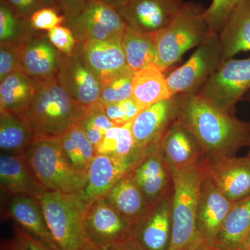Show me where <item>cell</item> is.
I'll return each mask as SVG.
<instances>
[{"instance_id": "50", "label": "cell", "mask_w": 250, "mask_h": 250, "mask_svg": "<svg viewBox=\"0 0 250 250\" xmlns=\"http://www.w3.org/2000/svg\"><path fill=\"white\" fill-rule=\"evenodd\" d=\"M246 96L247 100H248V101H249L250 103V90L249 92H248V93L246 94Z\"/></svg>"}, {"instance_id": "28", "label": "cell", "mask_w": 250, "mask_h": 250, "mask_svg": "<svg viewBox=\"0 0 250 250\" xmlns=\"http://www.w3.org/2000/svg\"><path fill=\"white\" fill-rule=\"evenodd\" d=\"M36 88V81L22 71L8 75L0 83V112L22 113L34 98Z\"/></svg>"}, {"instance_id": "9", "label": "cell", "mask_w": 250, "mask_h": 250, "mask_svg": "<svg viewBox=\"0 0 250 250\" xmlns=\"http://www.w3.org/2000/svg\"><path fill=\"white\" fill-rule=\"evenodd\" d=\"M78 43L106 41L123 35L126 23L118 10L102 0H94L77 14L66 18Z\"/></svg>"}, {"instance_id": "29", "label": "cell", "mask_w": 250, "mask_h": 250, "mask_svg": "<svg viewBox=\"0 0 250 250\" xmlns=\"http://www.w3.org/2000/svg\"><path fill=\"white\" fill-rule=\"evenodd\" d=\"M123 50L130 70L137 72L156 64V49L153 34L143 32L126 24L122 36Z\"/></svg>"}, {"instance_id": "3", "label": "cell", "mask_w": 250, "mask_h": 250, "mask_svg": "<svg viewBox=\"0 0 250 250\" xmlns=\"http://www.w3.org/2000/svg\"><path fill=\"white\" fill-rule=\"evenodd\" d=\"M172 227L167 250H201L207 246L197 227V207L205 172L198 165L170 170Z\"/></svg>"}, {"instance_id": "33", "label": "cell", "mask_w": 250, "mask_h": 250, "mask_svg": "<svg viewBox=\"0 0 250 250\" xmlns=\"http://www.w3.org/2000/svg\"><path fill=\"white\" fill-rule=\"evenodd\" d=\"M77 123L84 130L87 137L95 148L108 130L115 126L105 113L104 105L99 102L85 109Z\"/></svg>"}, {"instance_id": "38", "label": "cell", "mask_w": 250, "mask_h": 250, "mask_svg": "<svg viewBox=\"0 0 250 250\" xmlns=\"http://www.w3.org/2000/svg\"><path fill=\"white\" fill-rule=\"evenodd\" d=\"M73 143L74 147L87 167L96 155L95 148L85 134L84 130L78 123H75L65 131Z\"/></svg>"}, {"instance_id": "37", "label": "cell", "mask_w": 250, "mask_h": 250, "mask_svg": "<svg viewBox=\"0 0 250 250\" xmlns=\"http://www.w3.org/2000/svg\"><path fill=\"white\" fill-rule=\"evenodd\" d=\"M104 111L114 126H123L134 121L140 113L132 98L111 104L104 105Z\"/></svg>"}, {"instance_id": "41", "label": "cell", "mask_w": 250, "mask_h": 250, "mask_svg": "<svg viewBox=\"0 0 250 250\" xmlns=\"http://www.w3.org/2000/svg\"><path fill=\"white\" fill-rule=\"evenodd\" d=\"M14 230V236L17 238L22 250H58L28 233L16 223Z\"/></svg>"}, {"instance_id": "25", "label": "cell", "mask_w": 250, "mask_h": 250, "mask_svg": "<svg viewBox=\"0 0 250 250\" xmlns=\"http://www.w3.org/2000/svg\"><path fill=\"white\" fill-rule=\"evenodd\" d=\"M218 37L224 60L250 51V0H243L233 10Z\"/></svg>"}, {"instance_id": "43", "label": "cell", "mask_w": 250, "mask_h": 250, "mask_svg": "<svg viewBox=\"0 0 250 250\" xmlns=\"http://www.w3.org/2000/svg\"><path fill=\"white\" fill-rule=\"evenodd\" d=\"M94 0H62L64 15L67 17L77 14Z\"/></svg>"}, {"instance_id": "26", "label": "cell", "mask_w": 250, "mask_h": 250, "mask_svg": "<svg viewBox=\"0 0 250 250\" xmlns=\"http://www.w3.org/2000/svg\"><path fill=\"white\" fill-rule=\"evenodd\" d=\"M164 72L156 64L135 72L132 78V98L140 111L172 98Z\"/></svg>"}, {"instance_id": "22", "label": "cell", "mask_w": 250, "mask_h": 250, "mask_svg": "<svg viewBox=\"0 0 250 250\" xmlns=\"http://www.w3.org/2000/svg\"><path fill=\"white\" fill-rule=\"evenodd\" d=\"M4 200V217L12 218L28 233L59 250L46 223L40 203L35 197L18 195L6 197Z\"/></svg>"}, {"instance_id": "4", "label": "cell", "mask_w": 250, "mask_h": 250, "mask_svg": "<svg viewBox=\"0 0 250 250\" xmlns=\"http://www.w3.org/2000/svg\"><path fill=\"white\" fill-rule=\"evenodd\" d=\"M59 250H83L87 244L84 223L89 203L81 192L42 190L35 197Z\"/></svg>"}, {"instance_id": "5", "label": "cell", "mask_w": 250, "mask_h": 250, "mask_svg": "<svg viewBox=\"0 0 250 250\" xmlns=\"http://www.w3.org/2000/svg\"><path fill=\"white\" fill-rule=\"evenodd\" d=\"M42 190L81 192L85 175L79 173L64 154L60 137L34 138L24 152Z\"/></svg>"}, {"instance_id": "10", "label": "cell", "mask_w": 250, "mask_h": 250, "mask_svg": "<svg viewBox=\"0 0 250 250\" xmlns=\"http://www.w3.org/2000/svg\"><path fill=\"white\" fill-rule=\"evenodd\" d=\"M134 226L104 199L95 200L88 206L84 229L87 241L104 250L131 241Z\"/></svg>"}, {"instance_id": "19", "label": "cell", "mask_w": 250, "mask_h": 250, "mask_svg": "<svg viewBox=\"0 0 250 250\" xmlns=\"http://www.w3.org/2000/svg\"><path fill=\"white\" fill-rule=\"evenodd\" d=\"M159 148L170 170L198 165L202 158L197 140L176 118L163 135Z\"/></svg>"}, {"instance_id": "30", "label": "cell", "mask_w": 250, "mask_h": 250, "mask_svg": "<svg viewBox=\"0 0 250 250\" xmlns=\"http://www.w3.org/2000/svg\"><path fill=\"white\" fill-rule=\"evenodd\" d=\"M34 139L30 128L19 116L0 112V148L5 154L24 153Z\"/></svg>"}, {"instance_id": "6", "label": "cell", "mask_w": 250, "mask_h": 250, "mask_svg": "<svg viewBox=\"0 0 250 250\" xmlns=\"http://www.w3.org/2000/svg\"><path fill=\"white\" fill-rule=\"evenodd\" d=\"M213 34H216L210 30L205 10L194 3H185L172 22L153 34L156 65L165 72L178 62L186 52L199 47Z\"/></svg>"}, {"instance_id": "49", "label": "cell", "mask_w": 250, "mask_h": 250, "mask_svg": "<svg viewBox=\"0 0 250 250\" xmlns=\"http://www.w3.org/2000/svg\"><path fill=\"white\" fill-rule=\"evenodd\" d=\"M83 250H106L102 249V248H98V247H95L93 246V245L90 244V243H87V244L85 245L84 248H83Z\"/></svg>"}, {"instance_id": "20", "label": "cell", "mask_w": 250, "mask_h": 250, "mask_svg": "<svg viewBox=\"0 0 250 250\" xmlns=\"http://www.w3.org/2000/svg\"><path fill=\"white\" fill-rule=\"evenodd\" d=\"M132 162L116 156L96 154L85 174V186L81 195L89 204L103 199L127 173Z\"/></svg>"}, {"instance_id": "13", "label": "cell", "mask_w": 250, "mask_h": 250, "mask_svg": "<svg viewBox=\"0 0 250 250\" xmlns=\"http://www.w3.org/2000/svg\"><path fill=\"white\" fill-rule=\"evenodd\" d=\"M56 79L64 90L85 110L98 103L101 83L77 48L70 56L61 53Z\"/></svg>"}, {"instance_id": "17", "label": "cell", "mask_w": 250, "mask_h": 250, "mask_svg": "<svg viewBox=\"0 0 250 250\" xmlns=\"http://www.w3.org/2000/svg\"><path fill=\"white\" fill-rule=\"evenodd\" d=\"M236 202L225 196L205 175L197 207V227L207 246H213L225 218Z\"/></svg>"}, {"instance_id": "45", "label": "cell", "mask_w": 250, "mask_h": 250, "mask_svg": "<svg viewBox=\"0 0 250 250\" xmlns=\"http://www.w3.org/2000/svg\"><path fill=\"white\" fill-rule=\"evenodd\" d=\"M1 250H22L17 238L14 236L9 240L1 241Z\"/></svg>"}, {"instance_id": "27", "label": "cell", "mask_w": 250, "mask_h": 250, "mask_svg": "<svg viewBox=\"0 0 250 250\" xmlns=\"http://www.w3.org/2000/svg\"><path fill=\"white\" fill-rule=\"evenodd\" d=\"M250 233V195L235 203L215 238L213 250H236Z\"/></svg>"}, {"instance_id": "52", "label": "cell", "mask_w": 250, "mask_h": 250, "mask_svg": "<svg viewBox=\"0 0 250 250\" xmlns=\"http://www.w3.org/2000/svg\"><path fill=\"white\" fill-rule=\"evenodd\" d=\"M248 147H249V152H248V156H249L250 159V138L249 143H248Z\"/></svg>"}, {"instance_id": "32", "label": "cell", "mask_w": 250, "mask_h": 250, "mask_svg": "<svg viewBox=\"0 0 250 250\" xmlns=\"http://www.w3.org/2000/svg\"><path fill=\"white\" fill-rule=\"evenodd\" d=\"M36 31L29 21L18 16L4 1H0V42H24Z\"/></svg>"}, {"instance_id": "8", "label": "cell", "mask_w": 250, "mask_h": 250, "mask_svg": "<svg viewBox=\"0 0 250 250\" xmlns=\"http://www.w3.org/2000/svg\"><path fill=\"white\" fill-rule=\"evenodd\" d=\"M250 90V57L225 59L197 95L231 111Z\"/></svg>"}, {"instance_id": "12", "label": "cell", "mask_w": 250, "mask_h": 250, "mask_svg": "<svg viewBox=\"0 0 250 250\" xmlns=\"http://www.w3.org/2000/svg\"><path fill=\"white\" fill-rule=\"evenodd\" d=\"M200 165L205 175L230 200L238 202L250 196L249 156H202Z\"/></svg>"}, {"instance_id": "36", "label": "cell", "mask_w": 250, "mask_h": 250, "mask_svg": "<svg viewBox=\"0 0 250 250\" xmlns=\"http://www.w3.org/2000/svg\"><path fill=\"white\" fill-rule=\"evenodd\" d=\"M24 42H6L0 45V81L15 72L21 71Z\"/></svg>"}, {"instance_id": "46", "label": "cell", "mask_w": 250, "mask_h": 250, "mask_svg": "<svg viewBox=\"0 0 250 250\" xmlns=\"http://www.w3.org/2000/svg\"><path fill=\"white\" fill-rule=\"evenodd\" d=\"M106 250H140L136 247H135L132 243H125V244L120 245V246L113 247L110 249Z\"/></svg>"}, {"instance_id": "51", "label": "cell", "mask_w": 250, "mask_h": 250, "mask_svg": "<svg viewBox=\"0 0 250 250\" xmlns=\"http://www.w3.org/2000/svg\"><path fill=\"white\" fill-rule=\"evenodd\" d=\"M201 250H212L211 248H209V247L206 246L204 247V248H202V249Z\"/></svg>"}, {"instance_id": "16", "label": "cell", "mask_w": 250, "mask_h": 250, "mask_svg": "<svg viewBox=\"0 0 250 250\" xmlns=\"http://www.w3.org/2000/svg\"><path fill=\"white\" fill-rule=\"evenodd\" d=\"M184 4L182 0H126L117 10L128 25L154 34L172 22Z\"/></svg>"}, {"instance_id": "24", "label": "cell", "mask_w": 250, "mask_h": 250, "mask_svg": "<svg viewBox=\"0 0 250 250\" xmlns=\"http://www.w3.org/2000/svg\"><path fill=\"white\" fill-rule=\"evenodd\" d=\"M104 199L132 226L147 214L152 206L148 203L128 172L112 187Z\"/></svg>"}, {"instance_id": "15", "label": "cell", "mask_w": 250, "mask_h": 250, "mask_svg": "<svg viewBox=\"0 0 250 250\" xmlns=\"http://www.w3.org/2000/svg\"><path fill=\"white\" fill-rule=\"evenodd\" d=\"M172 188L135 225L130 243L140 250H167L172 227Z\"/></svg>"}, {"instance_id": "7", "label": "cell", "mask_w": 250, "mask_h": 250, "mask_svg": "<svg viewBox=\"0 0 250 250\" xmlns=\"http://www.w3.org/2000/svg\"><path fill=\"white\" fill-rule=\"evenodd\" d=\"M224 61L218 34H213L185 63L166 77L172 96L197 94Z\"/></svg>"}, {"instance_id": "35", "label": "cell", "mask_w": 250, "mask_h": 250, "mask_svg": "<svg viewBox=\"0 0 250 250\" xmlns=\"http://www.w3.org/2000/svg\"><path fill=\"white\" fill-rule=\"evenodd\" d=\"M243 0H213L208 9L205 10V16L210 30L218 34L223 29L233 10Z\"/></svg>"}, {"instance_id": "47", "label": "cell", "mask_w": 250, "mask_h": 250, "mask_svg": "<svg viewBox=\"0 0 250 250\" xmlns=\"http://www.w3.org/2000/svg\"><path fill=\"white\" fill-rule=\"evenodd\" d=\"M102 1L113 6L115 9H118L124 5L126 0H102Z\"/></svg>"}, {"instance_id": "31", "label": "cell", "mask_w": 250, "mask_h": 250, "mask_svg": "<svg viewBox=\"0 0 250 250\" xmlns=\"http://www.w3.org/2000/svg\"><path fill=\"white\" fill-rule=\"evenodd\" d=\"M131 123L123 126H115L108 130L95 147L96 154H106L134 161L138 152L135 147Z\"/></svg>"}, {"instance_id": "48", "label": "cell", "mask_w": 250, "mask_h": 250, "mask_svg": "<svg viewBox=\"0 0 250 250\" xmlns=\"http://www.w3.org/2000/svg\"><path fill=\"white\" fill-rule=\"evenodd\" d=\"M236 250H250V233Z\"/></svg>"}, {"instance_id": "40", "label": "cell", "mask_w": 250, "mask_h": 250, "mask_svg": "<svg viewBox=\"0 0 250 250\" xmlns=\"http://www.w3.org/2000/svg\"><path fill=\"white\" fill-rule=\"evenodd\" d=\"M47 38L59 52L66 56L71 55L78 45L71 29L66 26H58L47 31Z\"/></svg>"}, {"instance_id": "11", "label": "cell", "mask_w": 250, "mask_h": 250, "mask_svg": "<svg viewBox=\"0 0 250 250\" xmlns=\"http://www.w3.org/2000/svg\"><path fill=\"white\" fill-rule=\"evenodd\" d=\"M128 174L153 205L172 188V176L159 143L138 152Z\"/></svg>"}, {"instance_id": "21", "label": "cell", "mask_w": 250, "mask_h": 250, "mask_svg": "<svg viewBox=\"0 0 250 250\" xmlns=\"http://www.w3.org/2000/svg\"><path fill=\"white\" fill-rule=\"evenodd\" d=\"M60 57L47 36L36 31L22 44L21 71L36 81L56 78Z\"/></svg>"}, {"instance_id": "34", "label": "cell", "mask_w": 250, "mask_h": 250, "mask_svg": "<svg viewBox=\"0 0 250 250\" xmlns=\"http://www.w3.org/2000/svg\"><path fill=\"white\" fill-rule=\"evenodd\" d=\"M134 73L126 74L102 86L99 103L107 105L131 98Z\"/></svg>"}, {"instance_id": "42", "label": "cell", "mask_w": 250, "mask_h": 250, "mask_svg": "<svg viewBox=\"0 0 250 250\" xmlns=\"http://www.w3.org/2000/svg\"><path fill=\"white\" fill-rule=\"evenodd\" d=\"M19 17L29 21L31 15L41 9L39 0H2Z\"/></svg>"}, {"instance_id": "2", "label": "cell", "mask_w": 250, "mask_h": 250, "mask_svg": "<svg viewBox=\"0 0 250 250\" xmlns=\"http://www.w3.org/2000/svg\"><path fill=\"white\" fill-rule=\"evenodd\" d=\"M84 112L57 79L52 78L36 81L34 98L17 116L30 128L34 138L59 137L80 121Z\"/></svg>"}, {"instance_id": "1", "label": "cell", "mask_w": 250, "mask_h": 250, "mask_svg": "<svg viewBox=\"0 0 250 250\" xmlns=\"http://www.w3.org/2000/svg\"><path fill=\"white\" fill-rule=\"evenodd\" d=\"M176 119L189 130L201 148L202 156L233 155L248 146L250 123L219 107L197 94L177 95Z\"/></svg>"}, {"instance_id": "14", "label": "cell", "mask_w": 250, "mask_h": 250, "mask_svg": "<svg viewBox=\"0 0 250 250\" xmlns=\"http://www.w3.org/2000/svg\"><path fill=\"white\" fill-rule=\"evenodd\" d=\"M122 36L106 41H85L77 46L85 63L98 77L101 88L115 79L132 72L126 62Z\"/></svg>"}, {"instance_id": "44", "label": "cell", "mask_w": 250, "mask_h": 250, "mask_svg": "<svg viewBox=\"0 0 250 250\" xmlns=\"http://www.w3.org/2000/svg\"><path fill=\"white\" fill-rule=\"evenodd\" d=\"M41 7L53 8L64 14L62 0H39Z\"/></svg>"}, {"instance_id": "18", "label": "cell", "mask_w": 250, "mask_h": 250, "mask_svg": "<svg viewBox=\"0 0 250 250\" xmlns=\"http://www.w3.org/2000/svg\"><path fill=\"white\" fill-rule=\"evenodd\" d=\"M177 112V96L163 100L140 112L131 123L137 152L160 142Z\"/></svg>"}, {"instance_id": "23", "label": "cell", "mask_w": 250, "mask_h": 250, "mask_svg": "<svg viewBox=\"0 0 250 250\" xmlns=\"http://www.w3.org/2000/svg\"><path fill=\"white\" fill-rule=\"evenodd\" d=\"M0 188L5 197L18 195L36 197L42 191L24 153L3 154L0 156Z\"/></svg>"}, {"instance_id": "39", "label": "cell", "mask_w": 250, "mask_h": 250, "mask_svg": "<svg viewBox=\"0 0 250 250\" xmlns=\"http://www.w3.org/2000/svg\"><path fill=\"white\" fill-rule=\"evenodd\" d=\"M66 16L50 7H42L37 10L29 19L31 29L34 31H49L54 27L65 24Z\"/></svg>"}]
</instances>
